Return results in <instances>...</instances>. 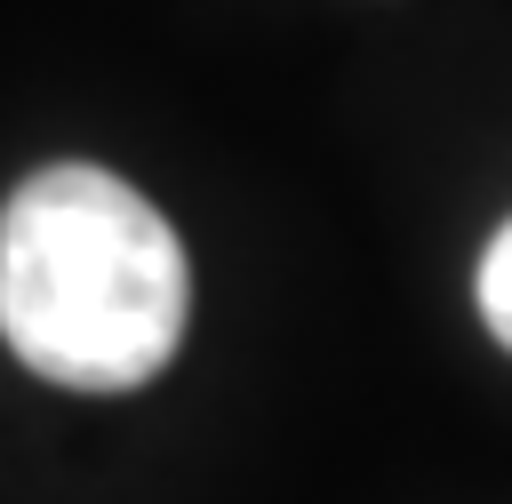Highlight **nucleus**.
Instances as JSON below:
<instances>
[{
	"mask_svg": "<svg viewBox=\"0 0 512 504\" xmlns=\"http://www.w3.org/2000/svg\"><path fill=\"white\" fill-rule=\"evenodd\" d=\"M184 248L112 168H32L0 208V336L64 392H136L184 344Z\"/></svg>",
	"mask_w": 512,
	"mask_h": 504,
	"instance_id": "nucleus-1",
	"label": "nucleus"
},
{
	"mask_svg": "<svg viewBox=\"0 0 512 504\" xmlns=\"http://www.w3.org/2000/svg\"><path fill=\"white\" fill-rule=\"evenodd\" d=\"M472 296H480V320H488V336L512 352V216H504V224H496V240L480 248Z\"/></svg>",
	"mask_w": 512,
	"mask_h": 504,
	"instance_id": "nucleus-2",
	"label": "nucleus"
}]
</instances>
